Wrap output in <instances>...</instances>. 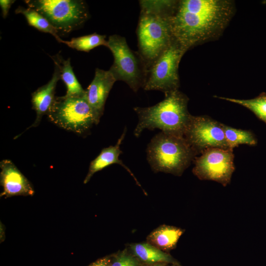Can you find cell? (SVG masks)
Segmentation results:
<instances>
[{
    "mask_svg": "<svg viewBox=\"0 0 266 266\" xmlns=\"http://www.w3.org/2000/svg\"><path fill=\"white\" fill-rule=\"evenodd\" d=\"M187 51L175 39L148 69L143 89L158 90L165 94L178 90V66Z\"/></svg>",
    "mask_w": 266,
    "mask_h": 266,
    "instance_id": "ba28073f",
    "label": "cell"
},
{
    "mask_svg": "<svg viewBox=\"0 0 266 266\" xmlns=\"http://www.w3.org/2000/svg\"><path fill=\"white\" fill-rule=\"evenodd\" d=\"M58 127L79 135L89 132L96 120L93 111L84 97H56L47 115Z\"/></svg>",
    "mask_w": 266,
    "mask_h": 266,
    "instance_id": "52a82bcc",
    "label": "cell"
},
{
    "mask_svg": "<svg viewBox=\"0 0 266 266\" xmlns=\"http://www.w3.org/2000/svg\"><path fill=\"white\" fill-rule=\"evenodd\" d=\"M226 140L229 148L233 149L240 144L255 145L257 140L250 131L237 129L222 124Z\"/></svg>",
    "mask_w": 266,
    "mask_h": 266,
    "instance_id": "ffe728a7",
    "label": "cell"
},
{
    "mask_svg": "<svg viewBox=\"0 0 266 266\" xmlns=\"http://www.w3.org/2000/svg\"><path fill=\"white\" fill-rule=\"evenodd\" d=\"M28 7L38 12L59 33H68L80 28L89 18L86 2L82 0H26Z\"/></svg>",
    "mask_w": 266,
    "mask_h": 266,
    "instance_id": "8992f818",
    "label": "cell"
},
{
    "mask_svg": "<svg viewBox=\"0 0 266 266\" xmlns=\"http://www.w3.org/2000/svg\"><path fill=\"white\" fill-rule=\"evenodd\" d=\"M136 260L125 251L117 255L111 262L110 266H137Z\"/></svg>",
    "mask_w": 266,
    "mask_h": 266,
    "instance_id": "7402d4cb",
    "label": "cell"
},
{
    "mask_svg": "<svg viewBox=\"0 0 266 266\" xmlns=\"http://www.w3.org/2000/svg\"><path fill=\"white\" fill-rule=\"evenodd\" d=\"M116 81L109 70L97 68L93 80L85 90V98L93 111L96 125L103 114L106 99Z\"/></svg>",
    "mask_w": 266,
    "mask_h": 266,
    "instance_id": "8fae6325",
    "label": "cell"
},
{
    "mask_svg": "<svg viewBox=\"0 0 266 266\" xmlns=\"http://www.w3.org/2000/svg\"><path fill=\"white\" fill-rule=\"evenodd\" d=\"M166 266V263H156L149 266Z\"/></svg>",
    "mask_w": 266,
    "mask_h": 266,
    "instance_id": "d4e9b609",
    "label": "cell"
},
{
    "mask_svg": "<svg viewBox=\"0 0 266 266\" xmlns=\"http://www.w3.org/2000/svg\"><path fill=\"white\" fill-rule=\"evenodd\" d=\"M232 12V3L227 0L177 1L171 17L174 38L188 50L219 33Z\"/></svg>",
    "mask_w": 266,
    "mask_h": 266,
    "instance_id": "6da1fadb",
    "label": "cell"
},
{
    "mask_svg": "<svg viewBox=\"0 0 266 266\" xmlns=\"http://www.w3.org/2000/svg\"><path fill=\"white\" fill-rule=\"evenodd\" d=\"M131 248L135 256L146 263L177 264L170 255L149 243H135Z\"/></svg>",
    "mask_w": 266,
    "mask_h": 266,
    "instance_id": "e0dca14e",
    "label": "cell"
},
{
    "mask_svg": "<svg viewBox=\"0 0 266 266\" xmlns=\"http://www.w3.org/2000/svg\"><path fill=\"white\" fill-rule=\"evenodd\" d=\"M165 99L150 107H135L138 123L133 133L138 137L145 129L183 136L191 115L187 108L188 98L178 90L165 94Z\"/></svg>",
    "mask_w": 266,
    "mask_h": 266,
    "instance_id": "3957f363",
    "label": "cell"
},
{
    "mask_svg": "<svg viewBox=\"0 0 266 266\" xmlns=\"http://www.w3.org/2000/svg\"><path fill=\"white\" fill-rule=\"evenodd\" d=\"M55 66L59 70L60 79L63 81L66 88L65 95L68 97H84L85 90L78 82L70 64V58L64 60L60 54L51 56Z\"/></svg>",
    "mask_w": 266,
    "mask_h": 266,
    "instance_id": "9a60e30c",
    "label": "cell"
},
{
    "mask_svg": "<svg viewBox=\"0 0 266 266\" xmlns=\"http://www.w3.org/2000/svg\"><path fill=\"white\" fill-rule=\"evenodd\" d=\"M226 100L240 105L253 112L259 118L266 123V94H263L252 99L241 100L219 97Z\"/></svg>",
    "mask_w": 266,
    "mask_h": 266,
    "instance_id": "44dd1931",
    "label": "cell"
},
{
    "mask_svg": "<svg viewBox=\"0 0 266 266\" xmlns=\"http://www.w3.org/2000/svg\"><path fill=\"white\" fill-rule=\"evenodd\" d=\"M106 35L97 33L72 38L70 40H63L62 43L69 47L80 51L89 52L94 48L100 46H106Z\"/></svg>",
    "mask_w": 266,
    "mask_h": 266,
    "instance_id": "d6986e66",
    "label": "cell"
},
{
    "mask_svg": "<svg viewBox=\"0 0 266 266\" xmlns=\"http://www.w3.org/2000/svg\"><path fill=\"white\" fill-rule=\"evenodd\" d=\"M111 260L109 257L100 259L88 266H110Z\"/></svg>",
    "mask_w": 266,
    "mask_h": 266,
    "instance_id": "cb8c5ba5",
    "label": "cell"
},
{
    "mask_svg": "<svg viewBox=\"0 0 266 266\" xmlns=\"http://www.w3.org/2000/svg\"><path fill=\"white\" fill-rule=\"evenodd\" d=\"M140 11L136 29L138 52L148 69L174 38L171 17L175 0H139Z\"/></svg>",
    "mask_w": 266,
    "mask_h": 266,
    "instance_id": "7a4b0ae2",
    "label": "cell"
},
{
    "mask_svg": "<svg viewBox=\"0 0 266 266\" xmlns=\"http://www.w3.org/2000/svg\"><path fill=\"white\" fill-rule=\"evenodd\" d=\"M15 13L23 15L28 24L38 31L52 35L59 42L63 40L59 35V33L48 20L35 9L28 7L19 6L15 10Z\"/></svg>",
    "mask_w": 266,
    "mask_h": 266,
    "instance_id": "ac0fdd59",
    "label": "cell"
},
{
    "mask_svg": "<svg viewBox=\"0 0 266 266\" xmlns=\"http://www.w3.org/2000/svg\"><path fill=\"white\" fill-rule=\"evenodd\" d=\"M60 79L58 67L55 66L51 79L46 84L40 87L32 94V108L36 112L33 123L27 130L38 126L44 115H48L56 98L55 96L57 84Z\"/></svg>",
    "mask_w": 266,
    "mask_h": 266,
    "instance_id": "4fadbf2b",
    "label": "cell"
},
{
    "mask_svg": "<svg viewBox=\"0 0 266 266\" xmlns=\"http://www.w3.org/2000/svg\"><path fill=\"white\" fill-rule=\"evenodd\" d=\"M127 129L125 128L124 131L118 139L116 144L114 146L104 148L101 151L99 155L90 163L88 173L84 180V183H88L93 176V175L101 170L107 166L114 164H118L125 168L130 174L133 177L139 185L136 179L130 169L119 159L120 155L122 153L120 149V146L125 137Z\"/></svg>",
    "mask_w": 266,
    "mask_h": 266,
    "instance_id": "5bb4252c",
    "label": "cell"
},
{
    "mask_svg": "<svg viewBox=\"0 0 266 266\" xmlns=\"http://www.w3.org/2000/svg\"><path fill=\"white\" fill-rule=\"evenodd\" d=\"M183 136L197 154L211 148H229L222 124L208 116L191 115Z\"/></svg>",
    "mask_w": 266,
    "mask_h": 266,
    "instance_id": "30bf717a",
    "label": "cell"
},
{
    "mask_svg": "<svg viewBox=\"0 0 266 266\" xmlns=\"http://www.w3.org/2000/svg\"><path fill=\"white\" fill-rule=\"evenodd\" d=\"M233 159L232 149L209 148L195 158L193 172L200 180L214 181L226 186L235 169Z\"/></svg>",
    "mask_w": 266,
    "mask_h": 266,
    "instance_id": "9c48e42d",
    "label": "cell"
},
{
    "mask_svg": "<svg viewBox=\"0 0 266 266\" xmlns=\"http://www.w3.org/2000/svg\"><path fill=\"white\" fill-rule=\"evenodd\" d=\"M114 57L109 69L116 81H122L136 93L144 87L147 78L148 66L138 51L132 50L126 38L118 34L110 35L106 46Z\"/></svg>",
    "mask_w": 266,
    "mask_h": 266,
    "instance_id": "5b68a950",
    "label": "cell"
},
{
    "mask_svg": "<svg viewBox=\"0 0 266 266\" xmlns=\"http://www.w3.org/2000/svg\"><path fill=\"white\" fill-rule=\"evenodd\" d=\"M0 168V184L3 189L0 197L34 195V190L31 182L10 160H2Z\"/></svg>",
    "mask_w": 266,
    "mask_h": 266,
    "instance_id": "7c38bea8",
    "label": "cell"
},
{
    "mask_svg": "<svg viewBox=\"0 0 266 266\" xmlns=\"http://www.w3.org/2000/svg\"><path fill=\"white\" fill-rule=\"evenodd\" d=\"M15 1L14 0H0V6L1 9L2 16L5 18L8 13L9 10L13 3Z\"/></svg>",
    "mask_w": 266,
    "mask_h": 266,
    "instance_id": "603a6c76",
    "label": "cell"
},
{
    "mask_svg": "<svg viewBox=\"0 0 266 266\" xmlns=\"http://www.w3.org/2000/svg\"><path fill=\"white\" fill-rule=\"evenodd\" d=\"M183 136L161 132L151 139L147 148V160L155 171L180 175L196 157Z\"/></svg>",
    "mask_w": 266,
    "mask_h": 266,
    "instance_id": "277c9868",
    "label": "cell"
},
{
    "mask_svg": "<svg viewBox=\"0 0 266 266\" xmlns=\"http://www.w3.org/2000/svg\"><path fill=\"white\" fill-rule=\"evenodd\" d=\"M184 231L174 226L163 225L152 232L147 237L149 243L162 250L174 248Z\"/></svg>",
    "mask_w": 266,
    "mask_h": 266,
    "instance_id": "2e32d148",
    "label": "cell"
}]
</instances>
